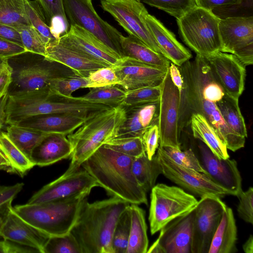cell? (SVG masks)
<instances>
[{"mask_svg": "<svg viewBox=\"0 0 253 253\" xmlns=\"http://www.w3.org/2000/svg\"><path fill=\"white\" fill-rule=\"evenodd\" d=\"M133 160L103 145L81 167L111 197L130 204L148 205L147 192L138 183L132 171Z\"/></svg>", "mask_w": 253, "mask_h": 253, "instance_id": "cell-1", "label": "cell"}, {"mask_svg": "<svg viewBox=\"0 0 253 253\" xmlns=\"http://www.w3.org/2000/svg\"><path fill=\"white\" fill-rule=\"evenodd\" d=\"M129 205L116 197L91 203L86 198L84 200L70 231L83 253H114L113 231L120 215Z\"/></svg>", "mask_w": 253, "mask_h": 253, "instance_id": "cell-2", "label": "cell"}, {"mask_svg": "<svg viewBox=\"0 0 253 253\" xmlns=\"http://www.w3.org/2000/svg\"><path fill=\"white\" fill-rule=\"evenodd\" d=\"M179 69L183 79L180 95L178 128L181 131L190 124L193 114L204 116L215 129L227 149L235 152L244 147L246 138L232 130L223 119L216 102L211 101L202 94L188 61Z\"/></svg>", "mask_w": 253, "mask_h": 253, "instance_id": "cell-3", "label": "cell"}, {"mask_svg": "<svg viewBox=\"0 0 253 253\" xmlns=\"http://www.w3.org/2000/svg\"><path fill=\"white\" fill-rule=\"evenodd\" d=\"M125 114L126 108L122 105L97 111L90 115L76 131L68 135L73 150L71 163L63 174L78 170L100 147L115 138Z\"/></svg>", "mask_w": 253, "mask_h": 253, "instance_id": "cell-4", "label": "cell"}, {"mask_svg": "<svg viewBox=\"0 0 253 253\" xmlns=\"http://www.w3.org/2000/svg\"><path fill=\"white\" fill-rule=\"evenodd\" d=\"M6 59L12 72L8 95L42 89L47 87L52 79L77 75L66 66L29 51Z\"/></svg>", "mask_w": 253, "mask_h": 253, "instance_id": "cell-5", "label": "cell"}, {"mask_svg": "<svg viewBox=\"0 0 253 253\" xmlns=\"http://www.w3.org/2000/svg\"><path fill=\"white\" fill-rule=\"evenodd\" d=\"M86 197L17 205L12 209L26 222L49 236L62 235L71 230Z\"/></svg>", "mask_w": 253, "mask_h": 253, "instance_id": "cell-6", "label": "cell"}, {"mask_svg": "<svg viewBox=\"0 0 253 253\" xmlns=\"http://www.w3.org/2000/svg\"><path fill=\"white\" fill-rule=\"evenodd\" d=\"M220 20L213 11L196 5L176 19L178 33L197 54L206 57L221 51Z\"/></svg>", "mask_w": 253, "mask_h": 253, "instance_id": "cell-7", "label": "cell"}, {"mask_svg": "<svg viewBox=\"0 0 253 253\" xmlns=\"http://www.w3.org/2000/svg\"><path fill=\"white\" fill-rule=\"evenodd\" d=\"M151 190L149 221L152 235L193 211L198 202L193 195L178 186L158 183Z\"/></svg>", "mask_w": 253, "mask_h": 253, "instance_id": "cell-8", "label": "cell"}, {"mask_svg": "<svg viewBox=\"0 0 253 253\" xmlns=\"http://www.w3.org/2000/svg\"><path fill=\"white\" fill-rule=\"evenodd\" d=\"M69 25H77L94 36L112 51L124 58L121 42L124 36L103 20L95 10L92 0H63Z\"/></svg>", "mask_w": 253, "mask_h": 253, "instance_id": "cell-9", "label": "cell"}, {"mask_svg": "<svg viewBox=\"0 0 253 253\" xmlns=\"http://www.w3.org/2000/svg\"><path fill=\"white\" fill-rule=\"evenodd\" d=\"M227 206L221 198L211 195L201 197L195 208L191 253H208L212 239Z\"/></svg>", "mask_w": 253, "mask_h": 253, "instance_id": "cell-10", "label": "cell"}, {"mask_svg": "<svg viewBox=\"0 0 253 253\" xmlns=\"http://www.w3.org/2000/svg\"><path fill=\"white\" fill-rule=\"evenodd\" d=\"M219 31L221 52L235 55L245 66L253 63V17L233 16L221 19Z\"/></svg>", "mask_w": 253, "mask_h": 253, "instance_id": "cell-11", "label": "cell"}, {"mask_svg": "<svg viewBox=\"0 0 253 253\" xmlns=\"http://www.w3.org/2000/svg\"><path fill=\"white\" fill-rule=\"evenodd\" d=\"M162 174L191 193L202 197L211 195L223 198L231 193L212 181L207 174L176 164L158 147L156 153Z\"/></svg>", "mask_w": 253, "mask_h": 253, "instance_id": "cell-12", "label": "cell"}, {"mask_svg": "<svg viewBox=\"0 0 253 253\" xmlns=\"http://www.w3.org/2000/svg\"><path fill=\"white\" fill-rule=\"evenodd\" d=\"M100 4L102 8L110 13L129 35L162 54L143 20V14L147 10L142 2L136 0H100Z\"/></svg>", "mask_w": 253, "mask_h": 253, "instance_id": "cell-13", "label": "cell"}, {"mask_svg": "<svg viewBox=\"0 0 253 253\" xmlns=\"http://www.w3.org/2000/svg\"><path fill=\"white\" fill-rule=\"evenodd\" d=\"M180 93L172 82L168 68L161 84L158 126L160 147L181 149L178 123Z\"/></svg>", "mask_w": 253, "mask_h": 253, "instance_id": "cell-14", "label": "cell"}, {"mask_svg": "<svg viewBox=\"0 0 253 253\" xmlns=\"http://www.w3.org/2000/svg\"><path fill=\"white\" fill-rule=\"evenodd\" d=\"M98 186L93 178L84 169L68 175L62 174L44 185L29 200L28 204L64 200L88 196L91 189Z\"/></svg>", "mask_w": 253, "mask_h": 253, "instance_id": "cell-15", "label": "cell"}, {"mask_svg": "<svg viewBox=\"0 0 253 253\" xmlns=\"http://www.w3.org/2000/svg\"><path fill=\"white\" fill-rule=\"evenodd\" d=\"M57 40L107 67H114L122 59L94 36L77 25H70L68 30L61 34Z\"/></svg>", "mask_w": 253, "mask_h": 253, "instance_id": "cell-16", "label": "cell"}, {"mask_svg": "<svg viewBox=\"0 0 253 253\" xmlns=\"http://www.w3.org/2000/svg\"><path fill=\"white\" fill-rule=\"evenodd\" d=\"M194 214L195 209L167 224L147 253H191Z\"/></svg>", "mask_w": 253, "mask_h": 253, "instance_id": "cell-17", "label": "cell"}, {"mask_svg": "<svg viewBox=\"0 0 253 253\" xmlns=\"http://www.w3.org/2000/svg\"><path fill=\"white\" fill-rule=\"evenodd\" d=\"M205 57L224 93L239 99L245 88L246 66L230 53L219 51Z\"/></svg>", "mask_w": 253, "mask_h": 253, "instance_id": "cell-18", "label": "cell"}, {"mask_svg": "<svg viewBox=\"0 0 253 253\" xmlns=\"http://www.w3.org/2000/svg\"><path fill=\"white\" fill-rule=\"evenodd\" d=\"M200 163L206 174L215 183L238 197L243 191L242 178L237 163L229 158L220 159L203 142L200 143Z\"/></svg>", "mask_w": 253, "mask_h": 253, "instance_id": "cell-19", "label": "cell"}, {"mask_svg": "<svg viewBox=\"0 0 253 253\" xmlns=\"http://www.w3.org/2000/svg\"><path fill=\"white\" fill-rule=\"evenodd\" d=\"M120 84L125 91L160 85L168 68L152 66L124 57L114 67Z\"/></svg>", "mask_w": 253, "mask_h": 253, "instance_id": "cell-20", "label": "cell"}, {"mask_svg": "<svg viewBox=\"0 0 253 253\" xmlns=\"http://www.w3.org/2000/svg\"><path fill=\"white\" fill-rule=\"evenodd\" d=\"M50 236L32 226L12 209L0 230V237L43 253V247Z\"/></svg>", "mask_w": 253, "mask_h": 253, "instance_id": "cell-21", "label": "cell"}, {"mask_svg": "<svg viewBox=\"0 0 253 253\" xmlns=\"http://www.w3.org/2000/svg\"><path fill=\"white\" fill-rule=\"evenodd\" d=\"M143 18L162 54L171 63L180 67L192 58L190 51L155 16L146 11L143 14Z\"/></svg>", "mask_w": 253, "mask_h": 253, "instance_id": "cell-22", "label": "cell"}, {"mask_svg": "<svg viewBox=\"0 0 253 253\" xmlns=\"http://www.w3.org/2000/svg\"><path fill=\"white\" fill-rule=\"evenodd\" d=\"M86 119L67 114H50L26 119L16 125L45 133L68 135L81 126Z\"/></svg>", "mask_w": 253, "mask_h": 253, "instance_id": "cell-23", "label": "cell"}, {"mask_svg": "<svg viewBox=\"0 0 253 253\" xmlns=\"http://www.w3.org/2000/svg\"><path fill=\"white\" fill-rule=\"evenodd\" d=\"M46 49V58L66 66L81 77H86L90 72L107 67L63 45L57 39L48 43Z\"/></svg>", "mask_w": 253, "mask_h": 253, "instance_id": "cell-24", "label": "cell"}, {"mask_svg": "<svg viewBox=\"0 0 253 253\" xmlns=\"http://www.w3.org/2000/svg\"><path fill=\"white\" fill-rule=\"evenodd\" d=\"M72 150L66 135L51 133L34 149L30 158L35 166L44 167L70 157Z\"/></svg>", "mask_w": 253, "mask_h": 253, "instance_id": "cell-25", "label": "cell"}, {"mask_svg": "<svg viewBox=\"0 0 253 253\" xmlns=\"http://www.w3.org/2000/svg\"><path fill=\"white\" fill-rule=\"evenodd\" d=\"M237 228L231 208L227 207L211 241L208 253L237 252Z\"/></svg>", "mask_w": 253, "mask_h": 253, "instance_id": "cell-26", "label": "cell"}, {"mask_svg": "<svg viewBox=\"0 0 253 253\" xmlns=\"http://www.w3.org/2000/svg\"><path fill=\"white\" fill-rule=\"evenodd\" d=\"M121 44L124 57L162 68H168L170 65L171 62L162 54L154 51L134 36H124Z\"/></svg>", "mask_w": 253, "mask_h": 253, "instance_id": "cell-27", "label": "cell"}, {"mask_svg": "<svg viewBox=\"0 0 253 253\" xmlns=\"http://www.w3.org/2000/svg\"><path fill=\"white\" fill-rule=\"evenodd\" d=\"M189 125L193 136L206 144L215 155L223 159L230 157L226 145L204 116L198 113L193 114Z\"/></svg>", "mask_w": 253, "mask_h": 253, "instance_id": "cell-28", "label": "cell"}, {"mask_svg": "<svg viewBox=\"0 0 253 253\" xmlns=\"http://www.w3.org/2000/svg\"><path fill=\"white\" fill-rule=\"evenodd\" d=\"M138 205H129L130 228L126 253H146L148 249L145 211Z\"/></svg>", "mask_w": 253, "mask_h": 253, "instance_id": "cell-29", "label": "cell"}, {"mask_svg": "<svg viewBox=\"0 0 253 253\" xmlns=\"http://www.w3.org/2000/svg\"><path fill=\"white\" fill-rule=\"evenodd\" d=\"M132 171L138 183L146 192L151 190L158 176L162 174L156 154L150 160L146 153L133 158Z\"/></svg>", "mask_w": 253, "mask_h": 253, "instance_id": "cell-30", "label": "cell"}, {"mask_svg": "<svg viewBox=\"0 0 253 253\" xmlns=\"http://www.w3.org/2000/svg\"><path fill=\"white\" fill-rule=\"evenodd\" d=\"M0 151L9 161L13 173L21 176L35 166L30 158L11 140L6 132L0 130Z\"/></svg>", "mask_w": 253, "mask_h": 253, "instance_id": "cell-31", "label": "cell"}, {"mask_svg": "<svg viewBox=\"0 0 253 253\" xmlns=\"http://www.w3.org/2000/svg\"><path fill=\"white\" fill-rule=\"evenodd\" d=\"M238 100L225 93L216 104L223 119L230 128L236 133L247 138V127Z\"/></svg>", "mask_w": 253, "mask_h": 253, "instance_id": "cell-32", "label": "cell"}, {"mask_svg": "<svg viewBox=\"0 0 253 253\" xmlns=\"http://www.w3.org/2000/svg\"><path fill=\"white\" fill-rule=\"evenodd\" d=\"M27 0H0V23L16 29L32 25L27 12Z\"/></svg>", "mask_w": 253, "mask_h": 253, "instance_id": "cell-33", "label": "cell"}, {"mask_svg": "<svg viewBox=\"0 0 253 253\" xmlns=\"http://www.w3.org/2000/svg\"><path fill=\"white\" fill-rule=\"evenodd\" d=\"M5 132L11 140L29 158L34 149L48 134L16 125H8Z\"/></svg>", "mask_w": 253, "mask_h": 253, "instance_id": "cell-34", "label": "cell"}, {"mask_svg": "<svg viewBox=\"0 0 253 253\" xmlns=\"http://www.w3.org/2000/svg\"><path fill=\"white\" fill-rule=\"evenodd\" d=\"M126 94V91L117 85H108L91 88L84 95L75 98L81 101L115 107L122 104Z\"/></svg>", "mask_w": 253, "mask_h": 253, "instance_id": "cell-35", "label": "cell"}, {"mask_svg": "<svg viewBox=\"0 0 253 253\" xmlns=\"http://www.w3.org/2000/svg\"><path fill=\"white\" fill-rule=\"evenodd\" d=\"M26 6L32 26L40 34L46 44L58 38L49 25L44 12L37 0H27Z\"/></svg>", "mask_w": 253, "mask_h": 253, "instance_id": "cell-36", "label": "cell"}, {"mask_svg": "<svg viewBox=\"0 0 253 253\" xmlns=\"http://www.w3.org/2000/svg\"><path fill=\"white\" fill-rule=\"evenodd\" d=\"M129 205L120 215L113 231L112 247L114 253L126 252L130 228Z\"/></svg>", "mask_w": 253, "mask_h": 253, "instance_id": "cell-37", "label": "cell"}, {"mask_svg": "<svg viewBox=\"0 0 253 253\" xmlns=\"http://www.w3.org/2000/svg\"><path fill=\"white\" fill-rule=\"evenodd\" d=\"M86 77L76 75L52 79L47 86L52 94L69 98L72 96V94L74 91L86 88Z\"/></svg>", "mask_w": 253, "mask_h": 253, "instance_id": "cell-38", "label": "cell"}, {"mask_svg": "<svg viewBox=\"0 0 253 253\" xmlns=\"http://www.w3.org/2000/svg\"><path fill=\"white\" fill-rule=\"evenodd\" d=\"M43 253L83 252L76 238L70 232L62 235L49 236L43 247Z\"/></svg>", "mask_w": 253, "mask_h": 253, "instance_id": "cell-39", "label": "cell"}, {"mask_svg": "<svg viewBox=\"0 0 253 253\" xmlns=\"http://www.w3.org/2000/svg\"><path fill=\"white\" fill-rule=\"evenodd\" d=\"M161 95V85L144 87L126 91L120 105L125 107L159 102Z\"/></svg>", "mask_w": 253, "mask_h": 253, "instance_id": "cell-40", "label": "cell"}, {"mask_svg": "<svg viewBox=\"0 0 253 253\" xmlns=\"http://www.w3.org/2000/svg\"><path fill=\"white\" fill-rule=\"evenodd\" d=\"M104 145L133 158L145 154L142 138L140 137L114 138L107 141Z\"/></svg>", "mask_w": 253, "mask_h": 253, "instance_id": "cell-41", "label": "cell"}, {"mask_svg": "<svg viewBox=\"0 0 253 253\" xmlns=\"http://www.w3.org/2000/svg\"><path fill=\"white\" fill-rule=\"evenodd\" d=\"M16 29L20 33L23 45L27 51L46 56V44L33 26L23 25Z\"/></svg>", "mask_w": 253, "mask_h": 253, "instance_id": "cell-42", "label": "cell"}, {"mask_svg": "<svg viewBox=\"0 0 253 253\" xmlns=\"http://www.w3.org/2000/svg\"><path fill=\"white\" fill-rule=\"evenodd\" d=\"M159 147L176 164L206 174L200 161L191 149L182 151L170 146Z\"/></svg>", "mask_w": 253, "mask_h": 253, "instance_id": "cell-43", "label": "cell"}, {"mask_svg": "<svg viewBox=\"0 0 253 253\" xmlns=\"http://www.w3.org/2000/svg\"><path fill=\"white\" fill-rule=\"evenodd\" d=\"M161 9L176 19L196 6L195 0H136Z\"/></svg>", "mask_w": 253, "mask_h": 253, "instance_id": "cell-44", "label": "cell"}, {"mask_svg": "<svg viewBox=\"0 0 253 253\" xmlns=\"http://www.w3.org/2000/svg\"><path fill=\"white\" fill-rule=\"evenodd\" d=\"M86 88L117 85L120 81L113 67H103L90 72L86 77Z\"/></svg>", "mask_w": 253, "mask_h": 253, "instance_id": "cell-45", "label": "cell"}, {"mask_svg": "<svg viewBox=\"0 0 253 253\" xmlns=\"http://www.w3.org/2000/svg\"><path fill=\"white\" fill-rule=\"evenodd\" d=\"M37 1L42 9L46 20L52 29L54 20L57 19L63 24L66 32L68 30L70 25L65 13L63 0H37Z\"/></svg>", "mask_w": 253, "mask_h": 253, "instance_id": "cell-46", "label": "cell"}, {"mask_svg": "<svg viewBox=\"0 0 253 253\" xmlns=\"http://www.w3.org/2000/svg\"><path fill=\"white\" fill-rule=\"evenodd\" d=\"M239 203L237 207L239 216L248 223H253V188L250 187L246 191H242L237 197Z\"/></svg>", "mask_w": 253, "mask_h": 253, "instance_id": "cell-47", "label": "cell"}, {"mask_svg": "<svg viewBox=\"0 0 253 253\" xmlns=\"http://www.w3.org/2000/svg\"><path fill=\"white\" fill-rule=\"evenodd\" d=\"M145 153L151 160L159 146V130L157 124L149 126L142 135Z\"/></svg>", "mask_w": 253, "mask_h": 253, "instance_id": "cell-48", "label": "cell"}, {"mask_svg": "<svg viewBox=\"0 0 253 253\" xmlns=\"http://www.w3.org/2000/svg\"><path fill=\"white\" fill-rule=\"evenodd\" d=\"M243 0H195L196 5L207 10H213L232 6H238Z\"/></svg>", "mask_w": 253, "mask_h": 253, "instance_id": "cell-49", "label": "cell"}, {"mask_svg": "<svg viewBox=\"0 0 253 253\" xmlns=\"http://www.w3.org/2000/svg\"><path fill=\"white\" fill-rule=\"evenodd\" d=\"M26 51L24 46L10 41L0 38V57L8 59Z\"/></svg>", "mask_w": 253, "mask_h": 253, "instance_id": "cell-50", "label": "cell"}, {"mask_svg": "<svg viewBox=\"0 0 253 253\" xmlns=\"http://www.w3.org/2000/svg\"><path fill=\"white\" fill-rule=\"evenodd\" d=\"M39 253L37 250L20 245L8 240H0V253Z\"/></svg>", "mask_w": 253, "mask_h": 253, "instance_id": "cell-51", "label": "cell"}, {"mask_svg": "<svg viewBox=\"0 0 253 253\" xmlns=\"http://www.w3.org/2000/svg\"><path fill=\"white\" fill-rule=\"evenodd\" d=\"M23 183H17L13 185H0V206L5 203L13 200L16 195L21 191Z\"/></svg>", "mask_w": 253, "mask_h": 253, "instance_id": "cell-52", "label": "cell"}, {"mask_svg": "<svg viewBox=\"0 0 253 253\" xmlns=\"http://www.w3.org/2000/svg\"><path fill=\"white\" fill-rule=\"evenodd\" d=\"M12 72L7 59L0 68V97L7 92L11 82Z\"/></svg>", "mask_w": 253, "mask_h": 253, "instance_id": "cell-53", "label": "cell"}, {"mask_svg": "<svg viewBox=\"0 0 253 253\" xmlns=\"http://www.w3.org/2000/svg\"><path fill=\"white\" fill-rule=\"evenodd\" d=\"M0 38L14 42L23 46L18 31L13 27L0 23Z\"/></svg>", "mask_w": 253, "mask_h": 253, "instance_id": "cell-54", "label": "cell"}, {"mask_svg": "<svg viewBox=\"0 0 253 253\" xmlns=\"http://www.w3.org/2000/svg\"><path fill=\"white\" fill-rule=\"evenodd\" d=\"M169 71L172 82L177 87L180 93L183 86V79L179 67L170 62Z\"/></svg>", "mask_w": 253, "mask_h": 253, "instance_id": "cell-55", "label": "cell"}, {"mask_svg": "<svg viewBox=\"0 0 253 253\" xmlns=\"http://www.w3.org/2000/svg\"><path fill=\"white\" fill-rule=\"evenodd\" d=\"M8 99V92L0 97V130L5 124L6 106Z\"/></svg>", "mask_w": 253, "mask_h": 253, "instance_id": "cell-56", "label": "cell"}, {"mask_svg": "<svg viewBox=\"0 0 253 253\" xmlns=\"http://www.w3.org/2000/svg\"><path fill=\"white\" fill-rule=\"evenodd\" d=\"M12 201H9L0 206V230L4 224L8 213L12 207Z\"/></svg>", "mask_w": 253, "mask_h": 253, "instance_id": "cell-57", "label": "cell"}, {"mask_svg": "<svg viewBox=\"0 0 253 253\" xmlns=\"http://www.w3.org/2000/svg\"><path fill=\"white\" fill-rule=\"evenodd\" d=\"M0 170L13 172L11 165L5 156L0 151Z\"/></svg>", "mask_w": 253, "mask_h": 253, "instance_id": "cell-58", "label": "cell"}, {"mask_svg": "<svg viewBox=\"0 0 253 253\" xmlns=\"http://www.w3.org/2000/svg\"><path fill=\"white\" fill-rule=\"evenodd\" d=\"M243 250L246 253H253V237L251 234L243 245Z\"/></svg>", "mask_w": 253, "mask_h": 253, "instance_id": "cell-59", "label": "cell"}, {"mask_svg": "<svg viewBox=\"0 0 253 253\" xmlns=\"http://www.w3.org/2000/svg\"><path fill=\"white\" fill-rule=\"evenodd\" d=\"M6 59H3L0 57V68L2 67Z\"/></svg>", "mask_w": 253, "mask_h": 253, "instance_id": "cell-60", "label": "cell"}]
</instances>
